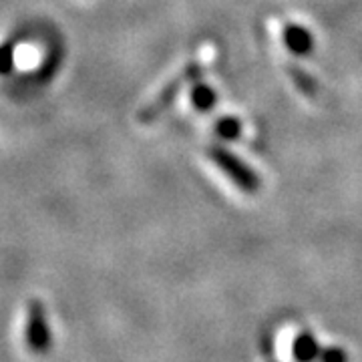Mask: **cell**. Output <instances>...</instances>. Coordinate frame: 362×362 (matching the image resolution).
Instances as JSON below:
<instances>
[{"instance_id":"cell-1","label":"cell","mask_w":362,"mask_h":362,"mask_svg":"<svg viewBox=\"0 0 362 362\" xmlns=\"http://www.w3.org/2000/svg\"><path fill=\"white\" fill-rule=\"evenodd\" d=\"M207 156L218 165V169L226 177H230V181L240 192H244L247 195L258 194L259 187H262V180L244 159H240L235 153H232L230 149H226L221 145H211L207 149Z\"/></svg>"},{"instance_id":"cell-2","label":"cell","mask_w":362,"mask_h":362,"mask_svg":"<svg viewBox=\"0 0 362 362\" xmlns=\"http://www.w3.org/2000/svg\"><path fill=\"white\" fill-rule=\"evenodd\" d=\"M26 350L35 356H45L52 349V328L47 308L40 300H30L25 318Z\"/></svg>"},{"instance_id":"cell-3","label":"cell","mask_w":362,"mask_h":362,"mask_svg":"<svg viewBox=\"0 0 362 362\" xmlns=\"http://www.w3.org/2000/svg\"><path fill=\"white\" fill-rule=\"evenodd\" d=\"M199 73H202L199 65L187 66V69L181 73L180 77L173 78L165 89H161V93L157 95L156 99L147 105V109H143V113L139 115V121H141V123H151V121H156L157 117L161 115V113L168 109L169 105L173 103V99H175V97H177V93H180L181 85H183L185 81H194V78H197L199 77Z\"/></svg>"},{"instance_id":"cell-4","label":"cell","mask_w":362,"mask_h":362,"mask_svg":"<svg viewBox=\"0 0 362 362\" xmlns=\"http://www.w3.org/2000/svg\"><path fill=\"white\" fill-rule=\"evenodd\" d=\"M282 40H284V47L292 54L296 57H306L310 54L314 49V37L308 28L296 25V23H288L282 28Z\"/></svg>"},{"instance_id":"cell-5","label":"cell","mask_w":362,"mask_h":362,"mask_svg":"<svg viewBox=\"0 0 362 362\" xmlns=\"http://www.w3.org/2000/svg\"><path fill=\"white\" fill-rule=\"evenodd\" d=\"M189 99H192V105H194L195 111H199V113H211L216 103H218L216 90L211 89L209 85H206V83H195V85H192Z\"/></svg>"},{"instance_id":"cell-6","label":"cell","mask_w":362,"mask_h":362,"mask_svg":"<svg viewBox=\"0 0 362 362\" xmlns=\"http://www.w3.org/2000/svg\"><path fill=\"white\" fill-rule=\"evenodd\" d=\"M292 354L298 362H312L316 358H320V346L316 342V338L308 334V332H302L298 334L294 340V346H292Z\"/></svg>"},{"instance_id":"cell-7","label":"cell","mask_w":362,"mask_h":362,"mask_svg":"<svg viewBox=\"0 0 362 362\" xmlns=\"http://www.w3.org/2000/svg\"><path fill=\"white\" fill-rule=\"evenodd\" d=\"M214 131H216V135H218L220 139H223V141H235V139L242 135L244 125H242V121H240L238 117L223 115L216 121Z\"/></svg>"},{"instance_id":"cell-8","label":"cell","mask_w":362,"mask_h":362,"mask_svg":"<svg viewBox=\"0 0 362 362\" xmlns=\"http://www.w3.org/2000/svg\"><path fill=\"white\" fill-rule=\"evenodd\" d=\"M288 73H290V78H292V83H294V87H296L302 95H306V97H314L316 95V81L308 75V73H304L300 66L292 65L288 69Z\"/></svg>"},{"instance_id":"cell-9","label":"cell","mask_w":362,"mask_h":362,"mask_svg":"<svg viewBox=\"0 0 362 362\" xmlns=\"http://www.w3.org/2000/svg\"><path fill=\"white\" fill-rule=\"evenodd\" d=\"M14 66V45L13 42H6L0 47V75H6L11 73Z\"/></svg>"},{"instance_id":"cell-10","label":"cell","mask_w":362,"mask_h":362,"mask_svg":"<svg viewBox=\"0 0 362 362\" xmlns=\"http://www.w3.org/2000/svg\"><path fill=\"white\" fill-rule=\"evenodd\" d=\"M322 362H346V352L342 349H324L320 350Z\"/></svg>"}]
</instances>
